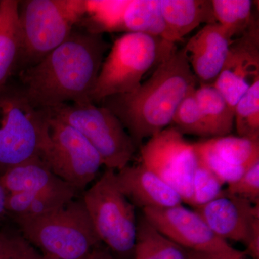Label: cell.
<instances>
[{"instance_id":"1","label":"cell","mask_w":259,"mask_h":259,"mask_svg":"<svg viewBox=\"0 0 259 259\" xmlns=\"http://www.w3.org/2000/svg\"><path fill=\"white\" fill-rule=\"evenodd\" d=\"M109 46L102 34L74 31L37 64L20 70V88L34 107L92 102L104 56Z\"/></svg>"},{"instance_id":"2","label":"cell","mask_w":259,"mask_h":259,"mask_svg":"<svg viewBox=\"0 0 259 259\" xmlns=\"http://www.w3.org/2000/svg\"><path fill=\"white\" fill-rule=\"evenodd\" d=\"M197 81L185 48L175 49L134 92L101 102L120 120L137 148L171 125L181 102L195 90Z\"/></svg>"},{"instance_id":"3","label":"cell","mask_w":259,"mask_h":259,"mask_svg":"<svg viewBox=\"0 0 259 259\" xmlns=\"http://www.w3.org/2000/svg\"><path fill=\"white\" fill-rule=\"evenodd\" d=\"M19 231L42 254L85 259L102 244L82 199L35 217H13Z\"/></svg>"},{"instance_id":"4","label":"cell","mask_w":259,"mask_h":259,"mask_svg":"<svg viewBox=\"0 0 259 259\" xmlns=\"http://www.w3.org/2000/svg\"><path fill=\"white\" fill-rule=\"evenodd\" d=\"M176 49L161 37L127 32L116 39L101 69L91 100L100 103L107 97L132 93L153 66H157Z\"/></svg>"},{"instance_id":"5","label":"cell","mask_w":259,"mask_h":259,"mask_svg":"<svg viewBox=\"0 0 259 259\" xmlns=\"http://www.w3.org/2000/svg\"><path fill=\"white\" fill-rule=\"evenodd\" d=\"M85 14L86 0L19 1L20 71L37 64L64 42Z\"/></svg>"},{"instance_id":"6","label":"cell","mask_w":259,"mask_h":259,"mask_svg":"<svg viewBox=\"0 0 259 259\" xmlns=\"http://www.w3.org/2000/svg\"><path fill=\"white\" fill-rule=\"evenodd\" d=\"M47 112L32 105L21 88H0V175L40 156L48 138Z\"/></svg>"},{"instance_id":"7","label":"cell","mask_w":259,"mask_h":259,"mask_svg":"<svg viewBox=\"0 0 259 259\" xmlns=\"http://www.w3.org/2000/svg\"><path fill=\"white\" fill-rule=\"evenodd\" d=\"M102 243L123 259L134 258L137 236L136 207L121 192L116 171L106 169L81 197Z\"/></svg>"},{"instance_id":"8","label":"cell","mask_w":259,"mask_h":259,"mask_svg":"<svg viewBox=\"0 0 259 259\" xmlns=\"http://www.w3.org/2000/svg\"><path fill=\"white\" fill-rule=\"evenodd\" d=\"M46 110L83 135L107 169L118 171L129 165L136 146L120 120L107 107L87 102L64 104Z\"/></svg>"},{"instance_id":"9","label":"cell","mask_w":259,"mask_h":259,"mask_svg":"<svg viewBox=\"0 0 259 259\" xmlns=\"http://www.w3.org/2000/svg\"><path fill=\"white\" fill-rule=\"evenodd\" d=\"M47 112L48 138L40 157L56 177L84 191L103 166L102 158L77 130Z\"/></svg>"},{"instance_id":"10","label":"cell","mask_w":259,"mask_h":259,"mask_svg":"<svg viewBox=\"0 0 259 259\" xmlns=\"http://www.w3.org/2000/svg\"><path fill=\"white\" fill-rule=\"evenodd\" d=\"M141 163L156 174L190 205L198 158L193 144L175 127H166L141 147Z\"/></svg>"},{"instance_id":"11","label":"cell","mask_w":259,"mask_h":259,"mask_svg":"<svg viewBox=\"0 0 259 259\" xmlns=\"http://www.w3.org/2000/svg\"><path fill=\"white\" fill-rule=\"evenodd\" d=\"M144 218L168 239L186 249L218 252L233 248L214 234L194 209L182 204L169 207L143 209Z\"/></svg>"},{"instance_id":"12","label":"cell","mask_w":259,"mask_h":259,"mask_svg":"<svg viewBox=\"0 0 259 259\" xmlns=\"http://www.w3.org/2000/svg\"><path fill=\"white\" fill-rule=\"evenodd\" d=\"M259 79V30L253 19L249 28L234 39L221 74L213 86L235 110L236 104Z\"/></svg>"},{"instance_id":"13","label":"cell","mask_w":259,"mask_h":259,"mask_svg":"<svg viewBox=\"0 0 259 259\" xmlns=\"http://www.w3.org/2000/svg\"><path fill=\"white\" fill-rule=\"evenodd\" d=\"M199 161L225 185L238 180L259 162V141L240 136L211 138L193 144Z\"/></svg>"},{"instance_id":"14","label":"cell","mask_w":259,"mask_h":259,"mask_svg":"<svg viewBox=\"0 0 259 259\" xmlns=\"http://www.w3.org/2000/svg\"><path fill=\"white\" fill-rule=\"evenodd\" d=\"M211 231L228 241L245 245L252 232L259 226V204L248 199L223 194L208 203L194 208Z\"/></svg>"},{"instance_id":"15","label":"cell","mask_w":259,"mask_h":259,"mask_svg":"<svg viewBox=\"0 0 259 259\" xmlns=\"http://www.w3.org/2000/svg\"><path fill=\"white\" fill-rule=\"evenodd\" d=\"M233 39L219 24H207L185 47L191 69L200 85H214L221 74Z\"/></svg>"},{"instance_id":"16","label":"cell","mask_w":259,"mask_h":259,"mask_svg":"<svg viewBox=\"0 0 259 259\" xmlns=\"http://www.w3.org/2000/svg\"><path fill=\"white\" fill-rule=\"evenodd\" d=\"M121 192L135 207H169L182 204L180 194L142 163L127 165L116 172Z\"/></svg>"},{"instance_id":"17","label":"cell","mask_w":259,"mask_h":259,"mask_svg":"<svg viewBox=\"0 0 259 259\" xmlns=\"http://www.w3.org/2000/svg\"><path fill=\"white\" fill-rule=\"evenodd\" d=\"M160 3L166 27L164 40L172 44L202 24L216 23L209 0H160Z\"/></svg>"},{"instance_id":"18","label":"cell","mask_w":259,"mask_h":259,"mask_svg":"<svg viewBox=\"0 0 259 259\" xmlns=\"http://www.w3.org/2000/svg\"><path fill=\"white\" fill-rule=\"evenodd\" d=\"M78 191L68 184L35 192L7 195V214L10 217H35L62 207L76 198Z\"/></svg>"},{"instance_id":"19","label":"cell","mask_w":259,"mask_h":259,"mask_svg":"<svg viewBox=\"0 0 259 259\" xmlns=\"http://www.w3.org/2000/svg\"><path fill=\"white\" fill-rule=\"evenodd\" d=\"M19 1H0V88L18 69L22 50Z\"/></svg>"},{"instance_id":"20","label":"cell","mask_w":259,"mask_h":259,"mask_svg":"<svg viewBox=\"0 0 259 259\" xmlns=\"http://www.w3.org/2000/svg\"><path fill=\"white\" fill-rule=\"evenodd\" d=\"M0 180L7 194L40 192L67 184L56 177L40 156L8 168Z\"/></svg>"},{"instance_id":"21","label":"cell","mask_w":259,"mask_h":259,"mask_svg":"<svg viewBox=\"0 0 259 259\" xmlns=\"http://www.w3.org/2000/svg\"><path fill=\"white\" fill-rule=\"evenodd\" d=\"M194 97L211 138L231 134L235 125L234 110L212 85H200L194 90Z\"/></svg>"},{"instance_id":"22","label":"cell","mask_w":259,"mask_h":259,"mask_svg":"<svg viewBox=\"0 0 259 259\" xmlns=\"http://www.w3.org/2000/svg\"><path fill=\"white\" fill-rule=\"evenodd\" d=\"M133 259H190L189 250L168 239L143 216L137 221Z\"/></svg>"},{"instance_id":"23","label":"cell","mask_w":259,"mask_h":259,"mask_svg":"<svg viewBox=\"0 0 259 259\" xmlns=\"http://www.w3.org/2000/svg\"><path fill=\"white\" fill-rule=\"evenodd\" d=\"M166 27L160 0H129L122 23V32H136L164 40Z\"/></svg>"},{"instance_id":"24","label":"cell","mask_w":259,"mask_h":259,"mask_svg":"<svg viewBox=\"0 0 259 259\" xmlns=\"http://www.w3.org/2000/svg\"><path fill=\"white\" fill-rule=\"evenodd\" d=\"M129 0H86L83 18L89 32H122V23ZM81 20V22H82Z\"/></svg>"},{"instance_id":"25","label":"cell","mask_w":259,"mask_h":259,"mask_svg":"<svg viewBox=\"0 0 259 259\" xmlns=\"http://www.w3.org/2000/svg\"><path fill=\"white\" fill-rule=\"evenodd\" d=\"M216 23L233 39L241 36L253 20L250 0H211Z\"/></svg>"},{"instance_id":"26","label":"cell","mask_w":259,"mask_h":259,"mask_svg":"<svg viewBox=\"0 0 259 259\" xmlns=\"http://www.w3.org/2000/svg\"><path fill=\"white\" fill-rule=\"evenodd\" d=\"M234 113L238 136L259 141V79L240 99Z\"/></svg>"},{"instance_id":"27","label":"cell","mask_w":259,"mask_h":259,"mask_svg":"<svg viewBox=\"0 0 259 259\" xmlns=\"http://www.w3.org/2000/svg\"><path fill=\"white\" fill-rule=\"evenodd\" d=\"M194 90L181 102L174 115L171 124L183 135L210 138L203 116L194 97Z\"/></svg>"},{"instance_id":"28","label":"cell","mask_w":259,"mask_h":259,"mask_svg":"<svg viewBox=\"0 0 259 259\" xmlns=\"http://www.w3.org/2000/svg\"><path fill=\"white\" fill-rule=\"evenodd\" d=\"M224 185L219 177L198 159L192 182L190 206L197 208L217 198L223 194Z\"/></svg>"},{"instance_id":"29","label":"cell","mask_w":259,"mask_h":259,"mask_svg":"<svg viewBox=\"0 0 259 259\" xmlns=\"http://www.w3.org/2000/svg\"><path fill=\"white\" fill-rule=\"evenodd\" d=\"M40 255L19 230L0 231V259H37Z\"/></svg>"},{"instance_id":"30","label":"cell","mask_w":259,"mask_h":259,"mask_svg":"<svg viewBox=\"0 0 259 259\" xmlns=\"http://www.w3.org/2000/svg\"><path fill=\"white\" fill-rule=\"evenodd\" d=\"M224 192L259 204V162L248 168L236 182L228 185Z\"/></svg>"},{"instance_id":"31","label":"cell","mask_w":259,"mask_h":259,"mask_svg":"<svg viewBox=\"0 0 259 259\" xmlns=\"http://www.w3.org/2000/svg\"><path fill=\"white\" fill-rule=\"evenodd\" d=\"M190 259H247L244 253L232 248L218 252H197L189 250Z\"/></svg>"},{"instance_id":"32","label":"cell","mask_w":259,"mask_h":259,"mask_svg":"<svg viewBox=\"0 0 259 259\" xmlns=\"http://www.w3.org/2000/svg\"><path fill=\"white\" fill-rule=\"evenodd\" d=\"M85 259H116L108 248L102 244L95 247Z\"/></svg>"},{"instance_id":"33","label":"cell","mask_w":259,"mask_h":259,"mask_svg":"<svg viewBox=\"0 0 259 259\" xmlns=\"http://www.w3.org/2000/svg\"><path fill=\"white\" fill-rule=\"evenodd\" d=\"M6 192H5L4 187L1 183V180H0V222L5 219L7 214L6 208H5V203H6L7 198Z\"/></svg>"},{"instance_id":"34","label":"cell","mask_w":259,"mask_h":259,"mask_svg":"<svg viewBox=\"0 0 259 259\" xmlns=\"http://www.w3.org/2000/svg\"><path fill=\"white\" fill-rule=\"evenodd\" d=\"M37 259H56L55 258H53V257L49 256V255L40 254V256L38 257Z\"/></svg>"}]
</instances>
